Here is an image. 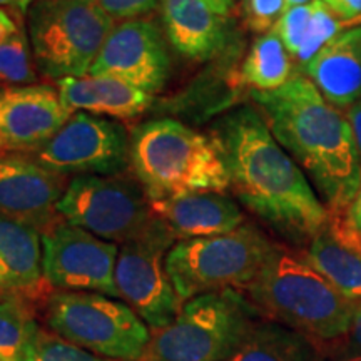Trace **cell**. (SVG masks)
<instances>
[{
	"mask_svg": "<svg viewBox=\"0 0 361 361\" xmlns=\"http://www.w3.org/2000/svg\"><path fill=\"white\" fill-rule=\"evenodd\" d=\"M209 135L223 156L236 200L288 245L308 246L326 226L329 211L303 169L271 134L258 107L226 112Z\"/></svg>",
	"mask_w": 361,
	"mask_h": 361,
	"instance_id": "1",
	"label": "cell"
},
{
	"mask_svg": "<svg viewBox=\"0 0 361 361\" xmlns=\"http://www.w3.org/2000/svg\"><path fill=\"white\" fill-rule=\"evenodd\" d=\"M251 99L328 211H345L361 183V157L345 111L301 74L271 92H251Z\"/></svg>",
	"mask_w": 361,
	"mask_h": 361,
	"instance_id": "2",
	"label": "cell"
},
{
	"mask_svg": "<svg viewBox=\"0 0 361 361\" xmlns=\"http://www.w3.org/2000/svg\"><path fill=\"white\" fill-rule=\"evenodd\" d=\"M245 295L261 316L303 333L318 345H340L356 305L323 278L305 255L281 243L274 245Z\"/></svg>",
	"mask_w": 361,
	"mask_h": 361,
	"instance_id": "3",
	"label": "cell"
},
{
	"mask_svg": "<svg viewBox=\"0 0 361 361\" xmlns=\"http://www.w3.org/2000/svg\"><path fill=\"white\" fill-rule=\"evenodd\" d=\"M130 171L149 201L229 189L214 139L174 119H154L130 133Z\"/></svg>",
	"mask_w": 361,
	"mask_h": 361,
	"instance_id": "4",
	"label": "cell"
},
{
	"mask_svg": "<svg viewBox=\"0 0 361 361\" xmlns=\"http://www.w3.org/2000/svg\"><path fill=\"white\" fill-rule=\"evenodd\" d=\"M259 319L243 291L194 296L184 301L173 323L152 333L141 361H226Z\"/></svg>",
	"mask_w": 361,
	"mask_h": 361,
	"instance_id": "5",
	"label": "cell"
},
{
	"mask_svg": "<svg viewBox=\"0 0 361 361\" xmlns=\"http://www.w3.org/2000/svg\"><path fill=\"white\" fill-rule=\"evenodd\" d=\"M274 245L258 226L245 223L219 236L176 241L166 256V269L183 303L204 293L245 291Z\"/></svg>",
	"mask_w": 361,
	"mask_h": 361,
	"instance_id": "6",
	"label": "cell"
},
{
	"mask_svg": "<svg viewBox=\"0 0 361 361\" xmlns=\"http://www.w3.org/2000/svg\"><path fill=\"white\" fill-rule=\"evenodd\" d=\"M114 25L97 0H34L27 35L39 74L56 80L89 75Z\"/></svg>",
	"mask_w": 361,
	"mask_h": 361,
	"instance_id": "7",
	"label": "cell"
},
{
	"mask_svg": "<svg viewBox=\"0 0 361 361\" xmlns=\"http://www.w3.org/2000/svg\"><path fill=\"white\" fill-rule=\"evenodd\" d=\"M45 322L69 343L116 361H141L152 338L128 303L99 293H56L47 300Z\"/></svg>",
	"mask_w": 361,
	"mask_h": 361,
	"instance_id": "8",
	"label": "cell"
},
{
	"mask_svg": "<svg viewBox=\"0 0 361 361\" xmlns=\"http://www.w3.org/2000/svg\"><path fill=\"white\" fill-rule=\"evenodd\" d=\"M57 211L67 223L116 245L137 236L156 216L142 184L128 174L72 178Z\"/></svg>",
	"mask_w": 361,
	"mask_h": 361,
	"instance_id": "9",
	"label": "cell"
},
{
	"mask_svg": "<svg viewBox=\"0 0 361 361\" xmlns=\"http://www.w3.org/2000/svg\"><path fill=\"white\" fill-rule=\"evenodd\" d=\"M174 243L169 226L154 216L137 236L119 245L117 293L152 331L173 323L183 306L166 269V256Z\"/></svg>",
	"mask_w": 361,
	"mask_h": 361,
	"instance_id": "10",
	"label": "cell"
},
{
	"mask_svg": "<svg viewBox=\"0 0 361 361\" xmlns=\"http://www.w3.org/2000/svg\"><path fill=\"white\" fill-rule=\"evenodd\" d=\"M32 156L67 179L128 174L130 134L119 121L74 112L51 141Z\"/></svg>",
	"mask_w": 361,
	"mask_h": 361,
	"instance_id": "11",
	"label": "cell"
},
{
	"mask_svg": "<svg viewBox=\"0 0 361 361\" xmlns=\"http://www.w3.org/2000/svg\"><path fill=\"white\" fill-rule=\"evenodd\" d=\"M117 255L119 245L104 241L64 219L42 234L44 278L59 291L119 298L114 279Z\"/></svg>",
	"mask_w": 361,
	"mask_h": 361,
	"instance_id": "12",
	"label": "cell"
},
{
	"mask_svg": "<svg viewBox=\"0 0 361 361\" xmlns=\"http://www.w3.org/2000/svg\"><path fill=\"white\" fill-rule=\"evenodd\" d=\"M173 61L168 39L147 19L124 20L114 25L90 67V75H106L156 94L168 82Z\"/></svg>",
	"mask_w": 361,
	"mask_h": 361,
	"instance_id": "13",
	"label": "cell"
},
{
	"mask_svg": "<svg viewBox=\"0 0 361 361\" xmlns=\"http://www.w3.org/2000/svg\"><path fill=\"white\" fill-rule=\"evenodd\" d=\"M71 116L52 85L0 87V156L35 154Z\"/></svg>",
	"mask_w": 361,
	"mask_h": 361,
	"instance_id": "14",
	"label": "cell"
},
{
	"mask_svg": "<svg viewBox=\"0 0 361 361\" xmlns=\"http://www.w3.org/2000/svg\"><path fill=\"white\" fill-rule=\"evenodd\" d=\"M67 184L34 156H0V216L44 234L62 219L57 206Z\"/></svg>",
	"mask_w": 361,
	"mask_h": 361,
	"instance_id": "15",
	"label": "cell"
},
{
	"mask_svg": "<svg viewBox=\"0 0 361 361\" xmlns=\"http://www.w3.org/2000/svg\"><path fill=\"white\" fill-rule=\"evenodd\" d=\"M159 13L171 47L188 61H211L234 45L231 17L218 16L202 0H161Z\"/></svg>",
	"mask_w": 361,
	"mask_h": 361,
	"instance_id": "16",
	"label": "cell"
},
{
	"mask_svg": "<svg viewBox=\"0 0 361 361\" xmlns=\"http://www.w3.org/2000/svg\"><path fill=\"white\" fill-rule=\"evenodd\" d=\"M305 258L343 296L361 301V236L345 211H329L324 228L305 247Z\"/></svg>",
	"mask_w": 361,
	"mask_h": 361,
	"instance_id": "17",
	"label": "cell"
},
{
	"mask_svg": "<svg viewBox=\"0 0 361 361\" xmlns=\"http://www.w3.org/2000/svg\"><path fill=\"white\" fill-rule=\"evenodd\" d=\"M151 204L154 214L169 226L179 241L219 236L246 223L241 206L226 192H192Z\"/></svg>",
	"mask_w": 361,
	"mask_h": 361,
	"instance_id": "18",
	"label": "cell"
},
{
	"mask_svg": "<svg viewBox=\"0 0 361 361\" xmlns=\"http://www.w3.org/2000/svg\"><path fill=\"white\" fill-rule=\"evenodd\" d=\"M329 104L345 111L361 99V25L345 29L301 69Z\"/></svg>",
	"mask_w": 361,
	"mask_h": 361,
	"instance_id": "19",
	"label": "cell"
},
{
	"mask_svg": "<svg viewBox=\"0 0 361 361\" xmlns=\"http://www.w3.org/2000/svg\"><path fill=\"white\" fill-rule=\"evenodd\" d=\"M56 89L71 114L85 112L114 121L135 119L154 102L152 94L106 75L66 78L56 80Z\"/></svg>",
	"mask_w": 361,
	"mask_h": 361,
	"instance_id": "20",
	"label": "cell"
},
{
	"mask_svg": "<svg viewBox=\"0 0 361 361\" xmlns=\"http://www.w3.org/2000/svg\"><path fill=\"white\" fill-rule=\"evenodd\" d=\"M49 286L44 278L42 234L0 216V291L35 298Z\"/></svg>",
	"mask_w": 361,
	"mask_h": 361,
	"instance_id": "21",
	"label": "cell"
},
{
	"mask_svg": "<svg viewBox=\"0 0 361 361\" xmlns=\"http://www.w3.org/2000/svg\"><path fill=\"white\" fill-rule=\"evenodd\" d=\"M226 361H324L319 345L281 323L259 322Z\"/></svg>",
	"mask_w": 361,
	"mask_h": 361,
	"instance_id": "22",
	"label": "cell"
},
{
	"mask_svg": "<svg viewBox=\"0 0 361 361\" xmlns=\"http://www.w3.org/2000/svg\"><path fill=\"white\" fill-rule=\"evenodd\" d=\"M295 67V61L273 29L252 40L238 80L251 92H271L298 75Z\"/></svg>",
	"mask_w": 361,
	"mask_h": 361,
	"instance_id": "23",
	"label": "cell"
},
{
	"mask_svg": "<svg viewBox=\"0 0 361 361\" xmlns=\"http://www.w3.org/2000/svg\"><path fill=\"white\" fill-rule=\"evenodd\" d=\"M35 324L24 298L0 300V361H24L27 340Z\"/></svg>",
	"mask_w": 361,
	"mask_h": 361,
	"instance_id": "24",
	"label": "cell"
},
{
	"mask_svg": "<svg viewBox=\"0 0 361 361\" xmlns=\"http://www.w3.org/2000/svg\"><path fill=\"white\" fill-rule=\"evenodd\" d=\"M32 84H39V71L27 30L19 27L0 44V87Z\"/></svg>",
	"mask_w": 361,
	"mask_h": 361,
	"instance_id": "25",
	"label": "cell"
},
{
	"mask_svg": "<svg viewBox=\"0 0 361 361\" xmlns=\"http://www.w3.org/2000/svg\"><path fill=\"white\" fill-rule=\"evenodd\" d=\"M24 361H114L90 353L69 343L56 333L45 331L35 324L24 350Z\"/></svg>",
	"mask_w": 361,
	"mask_h": 361,
	"instance_id": "26",
	"label": "cell"
},
{
	"mask_svg": "<svg viewBox=\"0 0 361 361\" xmlns=\"http://www.w3.org/2000/svg\"><path fill=\"white\" fill-rule=\"evenodd\" d=\"M346 27L329 12V8L324 6L322 0H313L311 2V19L306 32L305 42L301 45L300 52L295 57V64L298 71L308 64L316 54L326 45L329 40L335 39L338 34L343 32Z\"/></svg>",
	"mask_w": 361,
	"mask_h": 361,
	"instance_id": "27",
	"label": "cell"
},
{
	"mask_svg": "<svg viewBox=\"0 0 361 361\" xmlns=\"http://www.w3.org/2000/svg\"><path fill=\"white\" fill-rule=\"evenodd\" d=\"M286 11V0H239L243 24L256 35L273 30Z\"/></svg>",
	"mask_w": 361,
	"mask_h": 361,
	"instance_id": "28",
	"label": "cell"
},
{
	"mask_svg": "<svg viewBox=\"0 0 361 361\" xmlns=\"http://www.w3.org/2000/svg\"><path fill=\"white\" fill-rule=\"evenodd\" d=\"M311 19V2L305 6H296L288 8L284 16L274 27L276 34L281 39V42L290 52V56L295 61V57L300 52L301 45L305 42L306 32H308V25Z\"/></svg>",
	"mask_w": 361,
	"mask_h": 361,
	"instance_id": "29",
	"label": "cell"
},
{
	"mask_svg": "<svg viewBox=\"0 0 361 361\" xmlns=\"http://www.w3.org/2000/svg\"><path fill=\"white\" fill-rule=\"evenodd\" d=\"M102 11L114 22L142 19L154 8H159L161 0H97Z\"/></svg>",
	"mask_w": 361,
	"mask_h": 361,
	"instance_id": "30",
	"label": "cell"
},
{
	"mask_svg": "<svg viewBox=\"0 0 361 361\" xmlns=\"http://www.w3.org/2000/svg\"><path fill=\"white\" fill-rule=\"evenodd\" d=\"M346 29L361 25V0H322Z\"/></svg>",
	"mask_w": 361,
	"mask_h": 361,
	"instance_id": "31",
	"label": "cell"
},
{
	"mask_svg": "<svg viewBox=\"0 0 361 361\" xmlns=\"http://www.w3.org/2000/svg\"><path fill=\"white\" fill-rule=\"evenodd\" d=\"M341 351H348V353H361V301L355 305L353 318H351L350 329L346 336L340 343Z\"/></svg>",
	"mask_w": 361,
	"mask_h": 361,
	"instance_id": "32",
	"label": "cell"
},
{
	"mask_svg": "<svg viewBox=\"0 0 361 361\" xmlns=\"http://www.w3.org/2000/svg\"><path fill=\"white\" fill-rule=\"evenodd\" d=\"M345 116L350 123L355 146L358 149V154L361 157V99H358L355 104H351L348 109H345Z\"/></svg>",
	"mask_w": 361,
	"mask_h": 361,
	"instance_id": "33",
	"label": "cell"
},
{
	"mask_svg": "<svg viewBox=\"0 0 361 361\" xmlns=\"http://www.w3.org/2000/svg\"><path fill=\"white\" fill-rule=\"evenodd\" d=\"M346 216H348V221L355 228V231L361 236V183L353 201H351V204L346 207Z\"/></svg>",
	"mask_w": 361,
	"mask_h": 361,
	"instance_id": "34",
	"label": "cell"
},
{
	"mask_svg": "<svg viewBox=\"0 0 361 361\" xmlns=\"http://www.w3.org/2000/svg\"><path fill=\"white\" fill-rule=\"evenodd\" d=\"M202 2L221 17H231L234 13V8H236V2L234 0H202Z\"/></svg>",
	"mask_w": 361,
	"mask_h": 361,
	"instance_id": "35",
	"label": "cell"
},
{
	"mask_svg": "<svg viewBox=\"0 0 361 361\" xmlns=\"http://www.w3.org/2000/svg\"><path fill=\"white\" fill-rule=\"evenodd\" d=\"M19 30V25L16 24V20L12 19V16H8L7 11L0 8V44L6 40L8 35Z\"/></svg>",
	"mask_w": 361,
	"mask_h": 361,
	"instance_id": "36",
	"label": "cell"
},
{
	"mask_svg": "<svg viewBox=\"0 0 361 361\" xmlns=\"http://www.w3.org/2000/svg\"><path fill=\"white\" fill-rule=\"evenodd\" d=\"M34 0H0V8L4 11H13L19 13H27Z\"/></svg>",
	"mask_w": 361,
	"mask_h": 361,
	"instance_id": "37",
	"label": "cell"
},
{
	"mask_svg": "<svg viewBox=\"0 0 361 361\" xmlns=\"http://www.w3.org/2000/svg\"><path fill=\"white\" fill-rule=\"evenodd\" d=\"M329 361H361V353H348L340 350Z\"/></svg>",
	"mask_w": 361,
	"mask_h": 361,
	"instance_id": "38",
	"label": "cell"
},
{
	"mask_svg": "<svg viewBox=\"0 0 361 361\" xmlns=\"http://www.w3.org/2000/svg\"><path fill=\"white\" fill-rule=\"evenodd\" d=\"M310 2H313V0H286L288 8L296 7V6H305V4H310Z\"/></svg>",
	"mask_w": 361,
	"mask_h": 361,
	"instance_id": "39",
	"label": "cell"
}]
</instances>
